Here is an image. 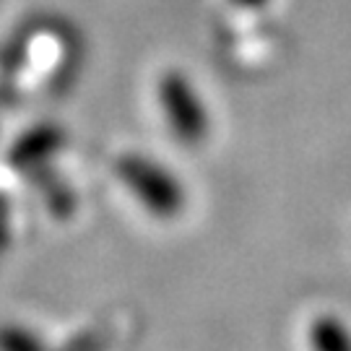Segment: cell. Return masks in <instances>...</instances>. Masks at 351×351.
Masks as SVG:
<instances>
[{
  "label": "cell",
  "mask_w": 351,
  "mask_h": 351,
  "mask_svg": "<svg viewBox=\"0 0 351 351\" xmlns=\"http://www.w3.org/2000/svg\"><path fill=\"white\" fill-rule=\"evenodd\" d=\"M8 237V211H5V203L0 198V245Z\"/></svg>",
  "instance_id": "cell-6"
},
{
  "label": "cell",
  "mask_w": 351,
  "mask_h": 351,
  "mask_svg": "<svg viewBox=\"0 0 351 351\" xmlns=\"http://www.w3.org/2000/svg\"><path fill=\"white\" fill-rule=\"evenodd\" d=\"M156 94L175 138L185 146L201 143L208 133V110L188 75H182L180 71L164 73L159 78Z\"/></svg>",
  "instance_id": "cell-2"
},
{
  "label": "cell",
  "mask_w": 351,
  "mask_h": 351,
  "mask_svg": "<svg viewBox=\"0 0 351 351\" xmlns=\"http://www.w3.org/2000/svg\"><path fill=\"white\" fill-rule=\"evenodd\" d=\"M313 351H351V328L336 315H320L310 326Z\"/></svg>",
  "instance_id": "cell-4"
},
{
  "label": "cell",
  "mask_w": 351,
  "mask_h": 351,
  "mask_svg": "<svg viewBox=\"0 0 351 351\" xmlns=\"http://www.w3.org/2000/svg\"><path fill=\"white\" fill-rule=\"evenodd\" d=\"M117 180L125 185L136 201L154 216H177L185 206V188L167 167L141 154H125L117 162Z\"/></svg>",
  "instance_id": "cell-1"
},
{
  "label": "cell",
  "mask_w": 351,
  "mask_h": 351,
  "mask_svg": "<svg viewBox=\"0 0 351 351\" xmlns=\"http://www.w3.org/2000/svg\"><path fill=\"white\" fill-rule=\"evenodd\" d=\"M5 351H45L42 349V341L34 339V336H29L26 330H3V341H0Z\"/></svg>",
  "instance_id": "cell-5"
},
{
  "label": "cell",
  "mask_w": 351,
  "mask_h": 351,
  "mask_svg": "<svg viewBox=\"0 0 351 351\" xmlns=\"http://www.w3.org/2000/svg\"><path fill=\"white\" fill-rule=\"evenodd\" d=\"M60 146H63V133L58 128H34L11 149V162L16 167H32V164L47 159L52 151H58Z\"/></svg>",
  "instance_id": "cell-3"
},
{
  "label": "cell",
  "mask_w": 351,
  "mask_h": 351,
  "mask_svg": "<svg viewBox=\"0 0 351 351\" xmlns=\"http://www.w3.org/2000/svg\"><path fill=\"white\" fill-rule=\"evenodd\" d=\"M237 5H242V8H261V5H265L268 0H234Z\"/></svg>",
  "instance_id": "cell-7"
}]
</instances>
